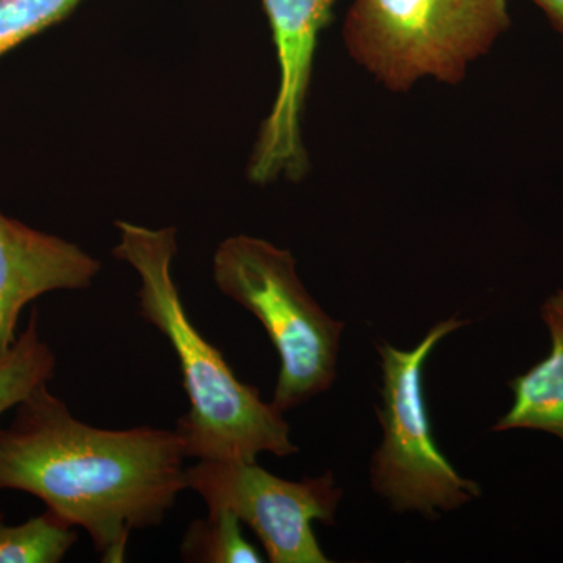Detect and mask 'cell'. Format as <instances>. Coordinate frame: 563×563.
I'll list each match as a JSON object with an SVG mask.
<instances>
[{"label": "cell", "instance_id": "obj_1", "mask_svg": "<svg viewBox=\"0 0 563 563\" xmlns=\"http://www.w3.org/2000/svg\"><path fill=\"white\" fill-rule=\"evenodd\" d=\"M14 409L0 428V490L36 496L63 523L84 528L102 562H124L131 533L161 525L187 488L177 431L92 428L47 384Z\"/></svg>", "mask_w": 563, "mask_h": 563}, {"label": "cell", "instance_id": "obj_2", "mask_svg": "<svg viewBox=\"0 0 563 563\" xmlns=\"http://www.w3.org/2000/svg\"><path fill=\"white\" fill-rule=\"evenodd\" d=\"M117 228L120 243L113 255L140 276V317L161 331L179 361L190 409L176 431L187 457L255 461L261 453L277 457L298 453L284 412L263 401L257 388L242 383L188 317L173 277L176 229H150L128 221H117Z\"/></svg>", "mask_w": 563, "mask_h": 563}, {"label": "cell", "instance_id": "obj_3", "mask_svg": "<svg viewBox=\"0 0 563 563\" xmlns=\"http://www.w3.org/2000/svg\"><path fill=\"white\" fill-rule=\"evenodd\" d=\"M509 27L506 0H354L343 40L374 80L407 92L428 77L461 84Z\"/></svg>", "mask_w": 563, "mask_h": 563}, {"label": "cell", "instance_id": "obj_4", "mask_svg": "<svg viewBox=\"0 0 563 563\" xmlns=\"http://www.w3.org/2000/svg\"><path fill=\"white\" fill-rule=\"evenodd\" d=\"M211 268L222 295L262 322L279 354L274 406L285 412L328 391L336 379L344 322L306 290L291 252L235 235L218 246Z\"/></svg>", "mask_w": 563, "mask_h": 563}, {"label": "cell", "instance_id": "obj_5", "mask_svg": "<svg viewBox=\"0 0 563 563\" xmlns=\"http://www.w3.org/2000/svg\"><path fill=\"white\" fill-rule=\"evenodd\" d=\"M468 321L437 322L412 351L377 344L383 361V406L376 413L384 440L374 453V492L398 512L415 510L437 518L479 498L481 487L461 476L433 439L422 388L426 362L444 336Z\"/></svg>", "mask_w": 563, "mask_h": 563}, {"label": "cell", "instance_id": "obj_6", "mask_svg": "<svg viewBox=\"0 0 563 563\" xmlns=\"http://www.w3.org/2000/svg\"><path fill=\"white\" fill-rule=\"evenodd\" d=\"M187 488L202 496L209 512L229 510L250 525L273 563H328L314 521L332 525L342 488L333 474L285 481L255 461H199L185 470Z\"/></svg>", "mask_w": 563, "mask_h": 563}, {"label": "cell", "instance_id": "obj_7", "mask_svg": "<svg viewBox=\"0 0 563 563\" xmlns=\"http://www.w3.org/2000/svg\"><path fill=\"white\" fill-rule=\"evenodd\" d=\"M336 0H262L272 25L279 88L273 109L255 140L247 179L269 185L299 181L310 162L302 136V118L312 81L318 38L332 18Z\"/></svg>", "mask_w": 563, "mask_h": 563}, {"label": "cell", "instance_id": "obj_8", "mask_svg": "<svg viewBox=\"0 0 563 563\" xmlns=\"http://www.w3.org/2000/svg\"><path fill=\"white\" fill-rule=\"evenodd\" d=\"M101 268V262L76 243L0 211V358L16 342L24 307L47 292L84 290Z\"/></svg>", "mask_w": 563, "mask_h": 563}, {"label": "cell", "instance_id": "obj_9", "mask_svg": "<svg viewBox=\"0 0 563 563\" xmlns=\"http://www.w3.org/2000/svg\"><path fill=\"white\" fill-rule=\"evenodd\" d=\"M542 318L551 335V352L528 373L510 380L514 404L493 426V432L536 429L563 440V291L542 306Z\"/></svg>", "mask_w": 563, "mask_h": 563}, {"label": "cell", "instance_id": "obj_10", "mask_svg": "<svg viewBox=\"0 0 563 563\" xmlns=\"http://www.w3.org/2000/svg\"><path fill=\"white\" fill-rule=\"evenodd\" d=\"M57 358L40 335L38 310L33 309L24 332L0 358V415L14 409L41 385L49 384Z\"/></svg>", "mask_w": 563, "mask_h": 563}, {"label": "cell", "instance_id": "obj_11", "mask_svg": "<svg viewBox=\"0 0 563 563\" xmlns=\"http://www.w3.org/2000/svg\"><path fill=\"white\" fill-rule=\"evenodd\" d=\"M242 521L229 510L209 512L188 526L181 561L191 563H261L265 561L242 533Z\"/></svg>", "mask_w": 563, "mask_h": 563}, {"label": "cell", "instance_id": "obj_12", "mask_svg": "<svg viewBox=\"0 0 563 563\" xmlns=\"http://www.w3.org/2000/svg\"><path fill=\"white\" fill-rule=\"evenodd\" d=\"M77 540L76 529L49 510L18 526L0 517V563H58Z\"/></svg>", "mask_w": 563, "mask_h": 563}, {"label": "cell", "instance_id": "obj_13", "mask_svg": "<svg viewBox=\"0 0 563 563\" xmlns=\"http://www.w3.org/2000/svg\"><path fill=\"white\" fill-rule=\"evenodd\" d=\"M81 0H0V57L60 24Z\"/></svg>", "mask_w": 563, "mask_h": 563}, {"label": "cell", "instance_id": "obj_14", "mask_svg": "<svg viewBox=\"0 0 563 563\" xmlns=\"http://www.w3.org/2000/svg\"><path fill=\"white\" fill-rule=\"evenodd\" d=\"M544 11L555 31L563 36V0H532Z\"/></svg>", "mask_w": 563, "mask_h": 563}]
</instances>
